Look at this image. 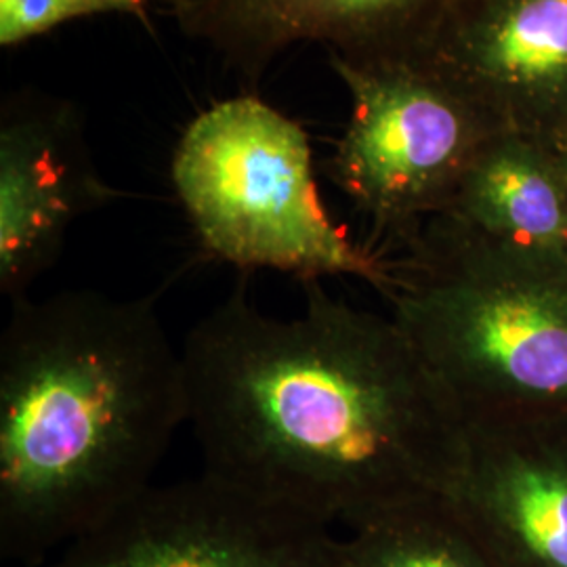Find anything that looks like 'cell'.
Returning a JSON list of instances; mask_svg holds the SVG:
<instances>
[{"mask_svg": "<svg viewBox=\"0 0 567 567\" xmlns=\"http://www.w3.org/2000/svg\"><path fill=\"white\" fill-rule=\"evenodd\" d=\"M299 316L243 292L183 343L204 471L322 526L440 496L463 416L391 318L305 282Z\"/></svg>", "mask_w": 567, "mask_h": 567, "instance_id": "1", "label": "cell"}, {"mask_svg": "<svg viewBox=\"0 0 567 567\" xmlns=\"http://www.w3.org/2000/svg\"><path fill=\"white\" fill-rule=\"evenodd\" d=\"M154 2L158 0H0V44L13 49L65 21L89 16L126 13L143 18ZM161 2L171 4L173 0Z\"/></svg>", "mask_w": 567, "mask_h": 567, "instance_id": "13", "label": "cell"}, {"mask_svg": "<svg viewBox=\"0 0 567 567\" xmlns=\"http://www.w3.org/2000/svg\"><path fill=\"white\" fill-rule=\"evenodd\" d=\"M189 421L154 299L72 290L9 305L0 337V555L25 567L152 486Z\"/></svg>", "mask_w": 567, "mask_h": 567, "instance_id": "2", "label": "cell"}, {"mask_svg": "<svg viewBox=\"0 0 567 567\" xmlns=\"http://www.w3.org/2000/svg\"><path fill=\"white\" fill-rule=\"evenodd\" d=\"M444 53L458 74L511 84L555 79L567 72V0H522L458 25Z\"/></svg>", "mask_w": 567, "mask_h": 567, "instance_id": "11", "label": "cell"}, {"mask_svg": "<svg viewBox=\"0 0 567 567\" xmlns=\"http://www.w3.org/2000/svg\"><path fill=\"white\" fill-rule=\"evenodd\" d=\"M114 196L70 105L9 103L0 124V295L7 303L28 299L60 259L70 227Z\"/></svg>", "mask_w": 567, "mask_h": 567, "instance_id": "8", "label": "cell"}, {"mask_svg": "<svg viewBox=\"0 0 567 567\" xmlns=\"http://www.w3.org/2000/svg\"><path fill=\"white\" fill-rule=\"evenodd\" d=\"M332 567L492 566L442 496H429L349 529Z\"/></svg>", "mask_w": 567, "mask_h": 567, "instance_id": "12", "label": "cell"}, {"mask_svg": "<svg viewBox=\"0 0 567 567\" xmlns=\"http://www.w3.org/2000/svg\"><path fill=\"white\" fill-rule=\"evenodd\" d=\"M444 215L503 243L567 246L566 173L524 147L480 150Z\"/></svg>", "mask_w": 567, "mask_h": 567, "instance_id": "10", "label": "cell"}, {"mask_svg": "<svg viewBox=\"0 0 567 567\" xmlns=\"http://www.w3.org/2000/svg\"><path fill=\"white\" fill-rule=\"evenodd\" d=\"M353 97L332 177L379 225L446 210L477 156L466 112L446 86L385 58L328 55Z\"/></svg>", "mask_w": 567, "mask_h": 567, "instance_id": "5", "label": "cell"}, {"mask_svg": "<svg viewBox=\"0 0 567 567\" xmlns=\"http://www.w3.org/2000/svg\"><path fill=\"white\" fill-rule=\"evenodd\" d=\"M437 0H173L183 34L208 44L257 81L290 47L316 42L328 55L365 60Z\"/></svg>", "mask_w": 567, "mask_h": 567, "instance_id": "9", "label": "cell"}, {"mask_svg": "<svg viewBox=\"0 0 567 567\" xmlns=\"http://www.w3.org/2000/svg\"><path fill=\"white\" fill-rule=\"evenodd\" d=\"M391 274L389 316L463 419L567 414V246L503 243L444 215Z\"/></svg>", "mask_w": 567, "mask_h": 567, "instance_id": "3", "label": "cell"}, {"mask_svg": "<svg viewBox=\"0 0 567 567\" xmlns=\"http://www.w3.org/2000/svg\"><path fill=\"white\" fill-rule=\"evenodd\" d=\"M564 173H566V177H567V164H566V168H564Z\"/></svg>", "mask_w": 567, "mask_h": 567, "instance_id": "14", "label": "cell"}, {"mask_svg": "<svg viewBox=\"0 0 567 567\" xmlns=\"http://www.w3.org/2000/svg\"><path fill=\"white\" fill-rule=\"evenodd\" d=\"M492 567H567V414L463 419L440 492Z\"/></svg>", "mask_w": 567, "mask_h": 567, "instance_id": "7", "label": "cell"}, {"mask_svg": "<svg viewBox=\"0 0 567 567\" xmlns=\"http://www.w3.org/2000/svg\"><path fill=\"white\" fill-rule=\"evenodd\" d=\"M171 177L215 259L303 284L349 276L389 292L391 269L326 213L307 133L259 97L203 112L175 147Z\"/></svg>", "mask_w": 567, "mask_h": 567, "instance_id": "4", "label": "cell"}, {"mask_svg": "<svg viewBox=\"0 0 567 567\" xmlns=\"http://www.w3.org/2000/svg\"><path fill=\"white\" fill-rule=\"evenodd\" d=\"M330 527L206 473L150 486L39 567H332Z\"/></svg>", "mask_w": 567, "mask_h": 567, "instance_id": "6", "label": "cell"}]
</instances>
